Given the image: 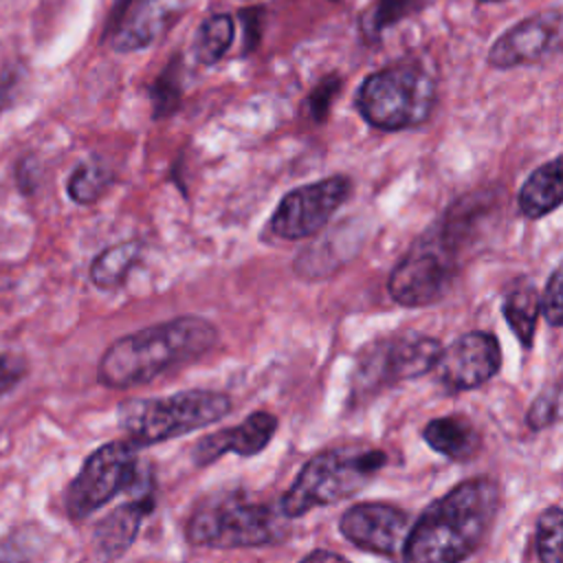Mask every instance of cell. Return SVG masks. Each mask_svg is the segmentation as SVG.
<instances>
[{
    "instance_id": "obj_21",
    "label": "cell",
    "mask_w": 563,
    "mask_h": 563,
    "mask_svg": "<svg viewBox=\"0 0 563 563\" xmlns=\"http://www.w3.org/2000/svg\"><path fill=\"white\" fill-rule=\"evenodd\" d=\"M233 35H235V22L229 13H216L209 15L196 31L194 37V55L200 64L211 66L216 62H220L229 46L233 44Z\"/></svg>"
},
{
    "instance_id": "obj_29",
    "label": "cell",
    "mask_w": 563,
    "mask_h": 563,
    "mask_svg": "<svg viewBox=\"0 0 563 563\" xmlns=\"http://www.w3.org/2000/svg\"><path fill=\"white\" fill-rule=\"evenodd\" d=\"M26 374V363L13 354H0V396L11 391Z\"/></svg>"
},
{
    "instance_id": "obj_27",
    "label": "cell",
    "mask_w": 563,
    "mask_h": 563,
    "mask_svg": "<svg viewBox=\"0 0 563 563\" xmlns=\"http://www.w3.org/2000/svg\"><path fill=\"white\" fill-rule=\"evenodd\" d=\"M339 88H341V79H339L336 75H332V77L323 79V81L312 90V95L308 97V110H310V117H312L314 121H323V119H325V114H328V110H330V103H332V99L336 97Z\"/></svg>"
},
{
    "instance_id": "obj_3",
    "label": "cell",
    "mask_w": 563,
    "mask_h": 563,
    "mask_svg": "<svg viewBox=\"0 0 563 563\" xmlns=\"http://www.w3.org/2000/svg\"><path fill=\"white\" fill-rule=\"evenodd\" d=\"M288 534V517L279 506L251 501L240 493L202 501L185 526V537L196 548L235 550L279 543Z\"/></svg>"
},
{
    "instance_id": "obj_26",
    "label": "cell",
    "mask_w": 563,
    "mask_h": 563,
    "mask_svg": "<svg viewBox=\"0 0 563 563\" xmlns=\"http://www.w3.org/2000/svg\"><path fill=\"white\" fill-rule=\"evenodd\" d=\"M150 97H152V106H154V117H165L178 108L180 90H178L176 81H172L167 75H163L152 84Z\"/></svg>"
},
{
    "instance_id": "obj_12",
    "label": "cell",
    "mask_w": 563,
    "mask_h": 563,
    "mask_svg": "<svg viewBox=\"0 0 563 563\" xmlns=\"http://www.w3.org/2000/svg\"><path fill=\"white\" fill-rule=\"evenodd\" d=\"M411 528V517L385 501H363L350 506L339 521L341 534L356 548L391 556L400 552Z\"/></svg>"
},
{
    "instance_id": "obj_32",
    "label": "cell",
    "mask_w": 563,
    "mask_h": 563,
    "mask_svg": "<svg viewBox=\"0 0 563 563\" xmlns=\"http://www.w3.org/2000/svg\"><path fill=\"white\" fill-rule=\"evenodd\" d=\"M4 92H7V88L0 86V110H2V103H4Z\"/></svg>"
},
{
    "instance_id": "obj_18",
    "label": "cell",
    "mask_w": 563,
    "mask_h": 563,
    "mask_svg": "<svg viewBox=\"0 0 563 563\" xmlns=\"http://www.w3.org/2000/svg\"><path fill=\"white\" fill-rule=\"evenodd\" d=\"M422 438L433 451L455 462L471 460L482 444V438L473 422L460 413L433 418L424 424Z\"/></svg>"
},
{
    "instance_id": "obj_23",
    "label": "cell",
    "mask_w": 563,
    "mask_h": 563,
    "mask_svg": "<svg viewBox=\"0 0 563 563\" xmlns=\"http://www.w3.org/2000/svg\"><path fill=\"white\" fill-rule=\"evenodd\" d=\"M539 563H563V508H545L534 528Z\"/></svg>"
},
{
    "instance_id": "obj_4",
    "label": "cell",
    "mask_w": 563,
    "mask_h": 563,
    "mask_svg": "<svg viewBox=\"0 0 563 563\" xmlns=\"http://www.w3.org/2000/svg\"><path fill=\"white\" fill-rule=\"evenodd\" d=\"M387 462L385 451L372 446H336L312 455L282 495L279 508L288 519L317 506H330L358 493Z\"/></svg>"
},
{
    "instance_id": "obj_8",
    "label": "cell",
    "mask_w": 563,
    "mask_h": 563,
    "mask_svg": "<svg viewBox=\"0 0 563 563\" xmlns=\"http://www.w3.org/2000/svg\"><path fill=\"white\" fill-rule=\"evenodd\" d=\"M440 352L438 339L418 332L394 334L367 345L352 374L354 396H369L400 380L427 374L438 363Z\"/></svg>"
},
{
    "instance_id": "obj_20",
    "label": "cell",
    "mask_w": 563,
    "mask_h": 563,
    "mask_svg": "<svg viewBox=\"0 0 563 563\" xmlns=\"http://www.w3.org/2000/svg\"><path fill=\"white\" fill-rule=\"evenodd\" d=\"M504 319L523 347H530L537 332V319L541 312V297L532 286H517L508 290L504 299Z\"/></svg>"
},
{
    "instance_id": "obj_2",
    "label": "cell",
    "mask_w": 563,
    "mask_h": 563,
    "mask_svg": "<svg viewBox=\"0 0 563 563\" xmlns=\"http://www.w3.org/2000/svg\"><path fill=\"white\" fill-rule=\"evenodd\" d=\"M218 341L211 321L185 314L117 339L97 365V378L110 389H130L154 380L176 365L207 354Z\"/></svg>"
},
{
    "instance_id": "obj_16",
    "label": "cell",
    "mask_w": 563,
    "mask_h": 563,
    "mask_svg": "<svg viewBox=\"0 0 563 563\" xmlns=\"http://www.w3.org/2000/svg\"><path fill=\"white\" fill-rule=\"evenodd\" d=\"M154 510V495L145 493L117 506L95 526V550L103 561H114L134 543L143 519Z\"/></svg>"
},
{
    "instance_id": "obj_22",
    "label": "cell",
    "mask_w": 563,
    "mask_h": 563,
    "mask_svg": "<svg viewBox=\"0 0 563 563\" xmlns=\"http://www.w3.org/2000/svg\"><path fill=\"white\" fill-rule=\"evenodd\" d=\"M112 183L110 172L99 161H84L77 165L68 178V196L77 205H92L97 202L108 185Z\"/></svg>"
},
{
    "instance_id": "obj_25",
    "label": "cell",
    "mask_w": 563,
    "mask_h": 563,
    "mask_svg": "<svg viewBox=\"0 0 563 563\" xmlns=\"http://www.w3.org/2000/svg\"><path fill=\"white\" fill-rule=\"evenodd\" d=\"M427 0H376V7L372 11V29L383 31L409 13L418 11Z\"/></svg>"
},
{
    "instance_id": "obj_7",
    "label": "cell",
    "mask_w": 563,
    "mask_h": 563,
    "mask_svg": "<svg viewBox=\"0 0 563 563\" xmlns=\"http://www.w3.org/2000/svg\"><path fill=\"white\" fill-rule=\"evenodd\" d=\"M457 273V242L440 227L394 266L387 288L396 303L422 308L440 301Z\"/></svg>"
},
{
    "instance_id": "obj_14",
    "label": "cell",
    "mask_w": 563,
    "mask_h": 563,
    "mask_svg": "<svg viewBox=\"0 0 563 563\" xmlns=\"http://www.w3.org/2000/svg\"><path fill=\"white\" fill-rule=\"evenodd\" d=\"M277 418L268 411H253L249 418H244L240 424L220 429L216 433L202 435L194 444V462L196 466H207L222 457L224 453H238V455H255L260 453L275 435Z\"/></svg>"
},
{
    "instance_id": "obj_30",
    "label": "cell",
    "mask_w": 563,
    "mask_h": 563,
    "mask_svg": "<svg viewBox=\"0 0 563 563\" xmlns=\"http://www.w3.org/2000/svg\"><path fill=\"white\" fill-rule=\"evenodd\" d=\"M29 550L22 548V539L9 537L0 541V563H26Z\"/></svg>"
},
{
    "instance_id": "obj_13",
    "label": "cell",
    "mask_w": 563,
    "mask_h": 563,
    "mask_svg": "<svg viewBox=\"0 0 563 563\" xmlns=\"http://www.w3.org/2000/svg\"><path fill=\"white\" fill-rule=\"evenodd\" d=\"M183 0H119L106 35L114 51L130 53L150 46L180 13Z\"/></svg>"
},
{
    "instance_id": "obj_10",
    "label": "cell",
    "mask_w": 563,
    "mask_h": 563,
    "mask_svg": "<svg viewBox=\"0 0 563 563\" xmlns=\"http://www.w3.org/2000/svg\"><path fill=\"white\" fill-rule=\"evenodd\" d=\"M352 194L347 176H330L288 191L271 216V231L282 240H303L319 233Z\"/></svg>"
},
{
    "instance_id": "obj_11",
    "label": "cell",
    "mask_w": 563,
    "mask_h": 563,
    "mask_svg": "<svg viewBox=\"0 0 563 563\" xmlns=\"http://www.w3.org/2000/svg\"><path fill=\"white\" fill-rule=\"evenodd\" d=\"M501 365V350L490 332H468L440 352L433 374L449 391H464L490 380Z\"/></svg>"
},
{
    "instance_id": "obj_31",
    "label": "cell",
    "mask_w": 563,
    "mask_h": 563,
    "mask_svg": "<svg viewBox=\"0 0 563 563\" xmlns=\"http://www.w3.org/2000/svg\"><path fill=\"white\" fill-rule=\"evenodd\" d=\"M299 563H350L347 559H343L336 552L330 550H312L310 554H306Z\"/></svg>"
},
{
    "instance_id": "obj_19",
    "label": "cell",
    "mask_w": 563,
    "mask_h": 563,
    "mask_svg": "<svg viewBox=\"0 0 563 563\" xmlns=\"http://www.w3.org/2000/svg\"><path fill=\"white\" fill-rule=\"evenodd\" d=\"M141 251L143 244L139 240H128L103 249L90 264V282L101 290L119 288L132 266L141 260Z\"/></svg>"
},
{
    "instance_id": "obj_1",
    "label": "cell",
    "mask_w": 563,
    "mask_h": 563,
    "mask_svg": "<svg viewBox=\"0 0 563 563\" xmlns=\"http://www.w3.org/2000/svg\"><path fill=\"white\" fill-rule=\"evenodd\" d=\"M501 493L493 477H468L435 499L409 528L400 563H462L486 539Z\"/></svg>"
},
{
    "instance_id": "obj_24",
    "label": "cell",
    "mask_w": 563,
    "mask_h": 563,
    "mask_svg": "<svg viewBox=\"0 0 563 563\" xmlns=\"http://www.w3.org/2000/svg\"><path fill=\"white\" fill-rule=\"evenodd\" d=\"M541 310L550 325L561 328L563 325V260L552 271L545 290L541 295Z\"/></svg>"
},
{
    "instance_id": "obj_15",
    "label": "cell",
    "mask_w": 563,
    "mask_h": 563,
    "mask_svg": "<svg viewBox=\"0 0 563 563\" xmlns=\"http://www.w3.org/2000/svg\"><path fill=\"white\" fill-rule=\"evenodd\" d=\"M554 37V20L543 15H532L506 33H501L488 51V64L493 68H515L530 62H537L550 46Z\"/></svg>"
},
{
    "instance_id": "obj_6",
    "label": "cell",
    "mask_w": 563,
    "mask_h": 563,
    "mask_svg": "<svg viewBox=\"0 0 563 563\" xmlns=\"http://www.w3.org/2000/svg\"><path fill=\"white\" fill-rule=\"evenodd\" d=\"M435 103V81L418 64L376 70L356 90V110L378 130H405L429 119Z\"/></svg>"
},
{
    "instance_id": "obj_5",
    "label": "cell",
    "mask_w": 563,
    "mask_h": 563,
    "mask_svg": "<svg viewBox=\"0 0 563 563\" xmlns=\"http://www.w3.org/2000/svg\"><path fill=\"white\" fill-rule=\"evenodd\" d=\"M231 411V398L211 389H187L165 398H132L117 407L119 427L134 446H150L202 429Z\"/></svg>"
},
{
    "instance_id": "obj_9",
    "label": "cell",
    "mask_w": 563,
    "mask_h": 563,
    "mask_svg": "<svg viewBox=\"0 0 563 563\" xmlns=\"http://www.w3.org/2000/svg\"><path fill=\"white\" fill-rule=\"evenodd\" d=\"M139 446L130 440H112L95 449L66 490V512L79 521L106 501L130 488L139 475Z\"/></svg>"
},
{
    "instance_id": "obj_17",
    "label": "cell",
    "mask_w": 563,
    "mask_h": 563,
    "mask_svg": "<svg viewBox=\"0 0 563 563\" xmlns=\"http://www.w3.org/2000/svg\"><path fill=\"white\" fill-rule=\"evenodd\" d=\"M519 211L530 218H543L563 205V154L539 165L521 185L517 196Z\"/></svg>"
},
{
    "instance_id": "obj_28",
    "label": "cell",
    "mask_w": 563,
    "mask_h": 563,
    "mask_svg": "<svg viewBox=\"0 0 563 563\" xmlns=\"http://www.w3.org/2000/svg\"><path fill=\"white\" fill-rule=\"evenodd\" d=\"M556 402H559V396H554V394L543 391L541 396H537L530 411H528V424L532 429L548 427L556 418V409H559Z\"/></svg>"
}]
</instances>
